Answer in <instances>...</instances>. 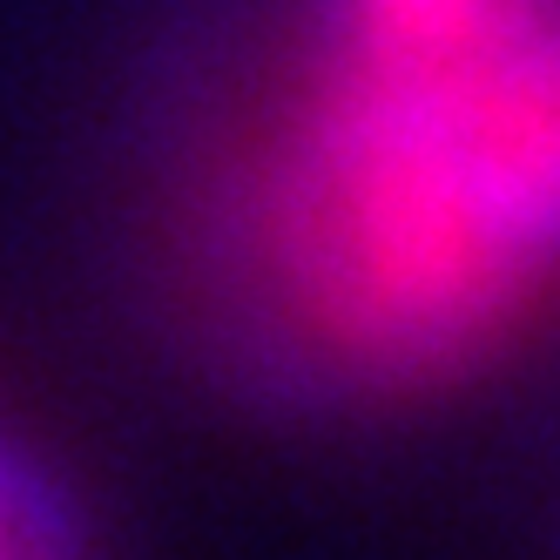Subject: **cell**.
<instances>
[{
    "instance_id": "6da1fadb",
    "label": "cell",
    "mask_w": 560,
    "mask_h": 560,
    "mask_svg": "<svg viewBox=\"0 0 560 560\" xmlns=\"http://www.w3.org/2000/svg\"><path fill=\"white\" fill-rule=\"evenodd\" d=\"M136 250L257 419L446 398L560 311V0H203L136 115Z\"/></svg>"
},
{
    "instance_id": "7a4b0ae2",
    "label": "cell",
    "mask_w": 560,
    "mask_h": 560,
    "mask_svg": "<svg viewBox=\"0 0 560 560\" xmlns=\"http://www.w3.org/2000/svg\"><path fill=\"white\" fill-rule=\"evenodd\" d=\"M0 560H102L82 487L0 412Z\"/></svg>"
},
{
    "instance_id": "3957f363",
    "label": "cell",
    "mask_w": 560,
    "mask_h": 560,
    "mask_svg": "<svg viewBox=\"0 0 560 560\" xmlns=\"http://www.w3.org/2000/svg\"><path fill=\"white\" fill-rule=\"evenodd\" d=\"M553 547H560V466H553Z\"/></svg>"
}]
</instances>
